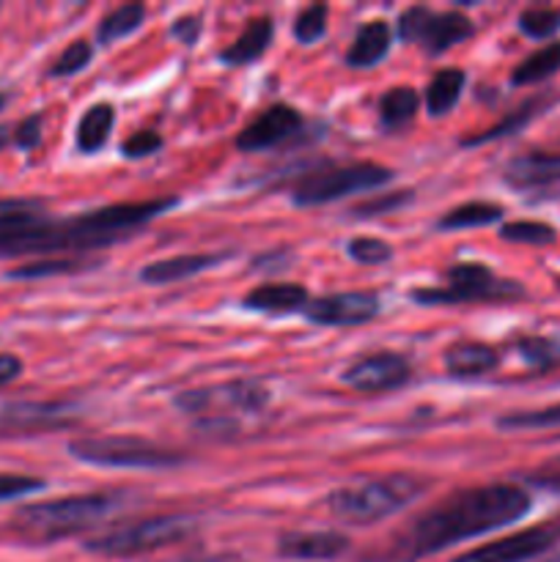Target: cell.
Returning <instances> with one entry per match:
<instances>
[{"label": "cell", "instance_id": "cell-36", "mask_svg": "<svg viewBox=\"0 0 560 562\" xmlns=\"http://www.w3.org/2000/svg\"><path fill=\"white\" fill-rule=\"evenodd\" d=\"M91 58H93V47L86 42V38H80V42H71L69 47L60 53V58L55 60L53 75L55 77L77 75V71H82L88 64H91Z\"/></svg>", "mask_w": 560, "mask_h": 562}, {"label": "cell", "instance_id": "cell-43", "mask_svg": "<svg viewBox=\"0 0 560 562\" xmlns=\"http://www.w3.org/2000/svg\"><path fill=\"white\" fill-rule=\"evenodd\" d=\"M22 373V362L14 355H0V387L14 382Z\"/></svg>", "mask_w": 560, "mask_h": 562}, {"label": "cell", "instance_id": "cell-21", "mask_svg": "<svg viewBox=\"0 0 560 562\" xmlns=\"http://www.w3.org/2000/svg\"><path fill=\"white\" fill-rule=\"evenodd\" d=\"M500 355L486 344H456L445 351V368L456 379H478L494 371Z\"/></svg>", "mask_w": 560, "mask_h": 562}, {"label": "cell", "instance_id": "cell-25", "mask_svg": "<svg viewBox=\"0 0 560 562\" xmlns=\"http://www.w3.org/2000/svg\"><path fill=\"white\" fill-rule=\"evenodd\" d=\"M503 206L486 201H470L461 203V206L450 209L448 214H443V220L437 223L439 231H464V228H483V225H494L497 220H503Z\"/></svg>", "mask_w": 560, "mask_h": 562}, {"label": "cell", "instance_id": "cell-39", "mask_svg": "<svg viewBox=\"0 0 560 562\" xmlns=\"http://www.w3.org/2000/svg\"><path fill=\"white\" fill-rule=\"evenodd\" d=\"M159 148H163V137L154 130H141L132 137H126L124 146H121V154H124L126 159H143L148 157V154L159 151Z\"/></svg>", "mask_w": 560, "mask_h": 562}, {"label": "cell", "instance_id": "cell-42", "mask_svg": "<svg viewBox=\"0 0 560 562\" xmlns=\"http://www.w3.org/2000/svg\"><path fill=\"white\" fill-rule=\"evenodd\" d=\"M201 31H203L201 16L184 14V16H179V20L173 22V27H170V36L179 38V42L187 44V47H192V44L201 38Z\"/></svg>", "mask_w": 560, "mask_h": 562}, {"label": "cell", "instance_id": "cell-44", "mask_svg": "<svg viewBox=\"0 0 560 562\" xmlns=\"http://www.w3.org/2000/svg\"><path fill=\"white\" fill-rule=\"evenodd\" d=\"M170 562H245V560L236 558V554H201V558H179Z\"/></svg>", "mask_w": 560, "mask_h": 562}, {"label": "cell", "instance_id": "cell-30", "mask_svg": "<svg viewBox=\"0 0 560 562\" xmlns=\"http://www.w3.org/2000/svg\"><path fill=\"white\" fill-rule=\"evenodd\" d=\"M497 428H503V431H547V428H560V404L505 415L497 420Z\"/></svg>", "mask_w": 560, "mask_h": 562}, {"label": "cell", "instance_id": "cell-26", "mask_svg": "<svg viewBox=\"0 0 560 562\" xmlns=\"http://www.w3.org/2000/svg\"><path fill=\"white\" fill-rule=\"evenodd\" d=\"M555 71H560V44H547V47L536 49L533 55H527L519 66L511 75L514 86H536V82L547 80Z\"/></svg>", "mask_w": 560, "mask_h": 562}, {"label": "cell", "instance_id": "cell-4", "mask_svg": "<svg viewBox=\"0 0 560 562\" xmlns=\"http://www.w3.org/2000/svg\"><path fill=\"white\" fill-rule=\"evenodd\" d=\"M119 505L113 494H77V497L49 499V503L25 505L16 510L14 525L25 536L38 541H55V538L75 536L108 519Z\"/></svg>", "mask_w": 560, "mask_h": 562}, {"label": "cell", "instance_id": "cell-27", "mask_svg": "<svg viewBox=\"0 0 560 562\" xmlns=\"http://www.w3.org/2000/svg\"><path fill=\"white\" fill-rule=\"evenodd\" d=\"M417 93L412 88L399 86L393 91H388L379 102V121H382L384 130H401V126L410 124L417 113Z\"/></svg>", "mask_w": 560, "mask_h": 562}, {"label": "cell", "instance_id": "cell-8", "mask_svg": "<svg viewBox=\"0 0 560 562\" xmlns=\"http://www.w3.org/2000/svg\"><path fill=\"white\" fill-rule=\"evenodd\" d=\"M390 179H393V173L377 162H355L344 165V168L322 170V173L307 176L294 187V203L296 206H322V203L340 201V198L357 195V192L377 190V187L388 184Z\"/></svg>", "mask_w": 560, "mask_h": 562}, {"label": "cell", "instance_id": "cell-3", "mask_svg": "<svg viewBox=\"0 0 560 562\" xmlns=\"http://www.w3.org/2000/svg\"><path fill=\"white\" fill-rule=\"evenodd\" d=\"M426 492L428 483L423 477L384 475L335 488L327 497V508L335 519L346 521V525H377V521L404 510Z\"/></svg>", "mask_w": 560, "mask_h": 562}, {"label": "cell", "instance_id": "cell-7", "mask_svg": "<svg viewBox=\"0 0 560 562\" xmlns=\"http://www.w3.org/2000/svg\"><path fill=\"white\" fill-rule=\"evenodd\" d=\"M69 453L82 464L110 467V470H168L184 461V456L176 450H165L137 437L80 439L69 445Z\"/></svg>", "mask_w": 560, "mask_h": 562}, {"label": "cell", "instance_id": "cell-46", "mask_svg": "<svg viewBox=\"0 0 560 562\" xmlns=\"http://www.w3.org/2000/svg\"><path fill=\"white\" fill-rule=\"evenodd\" d=\"M9 140H11V130H5V126H0V148H3Z\"/></svg>", "mask_w": 560, "mask_h": 562}, {"label": "cell", "instance_id": "cell-41", "mask_svg": "<svg viewBox=\"0 0 560 562\" xmlns=\"http://www.w3.org/2000/svg\"><path fill=\"white\" fill-rule=\"evenodd\" d=\"M11 137H14L16 146L25 148V151L36 148L38 140H42V115H31V119L20 121L16 130L11 132Z\"/></svg>", "mask_w": 560, "mask_h": 562}, {"label": "cell", "instance_id": "cell-19", "mask_svg": "<svg viewBox=\"0 0 560 562\" xmlns=\"http://www.w3.org/2000/svg\"><path fill=\"white\" fill-rule=\"evenodd\" d=\"M242 305H245L247 311H258V313L305 311L307 291L305 285H296V283L258 285V289H253L250 294L242 300Z\"/></svg>", "mask_w": 560, "mask_h": 562}, {"label": "cell", "instance_id": "cell-11", "mask_svg": "<svg viewBox=\"0 0 560 562\" xmlns=\"http://www.w3.org/2000/svg\"><path fill=\"white\" fill-rule=\"evenodd\" d=\"M558 538H560L558 527L552 525L530 527V530L514 532V536H505L500 538V541L470 549V552L459 554V558H453L450 562H527L547 552Z\"/></svg>", "mask_w": 560, "mask_h": 562}, {"label": "cell", "instance_id": "cell-2", "mask_svg": "<svg viewBox=\"0 0 560 562\" xmlns=\"http://www.w3.org/2000/svg\"><path fill=\"white\" fill-rule=\"evenodd\" d=\"M173 206L176 198H154V201L113 203V206L77 214L69 220H53L44 239V252L93 250V247L115 245Z\"/></svg>", "mask_w": 560, "mask_h": 562}, {"label": "cell", "instance_id": "cell-45", "mask_svg": "<svg viewBox=\"0 0 560 562\" xmlns=\"http://www.w3.org/2000/svg\"><path fill=\"white\" fill-rule=\"evenodd\" d=\"M16 203H20V198H0V212H5V209H14Z\"/></svg>", "mask_w": 560, "mask_h": 562}, {"label": "cell", "instance_id": "cell-5", "mask_svg": "<svg viewBox=\"0 0 560 562\" xmlns=\"http://www.w3.org/2000/svg\"><path fill=\"white\" fill-rule=\"evenodd\" d=\"M198 521L187 514H163L148 516V519L132 521L119 530L102 532L97 538H88L86 549L104 558H135V554L154 552V549L173 547L187 541L198 530Z\"/></svg>", "mask_w": 560, "mask_h": 562}, {"label": "cell", "instance_id": "cell-32", "mask_svg": "<svg viewBox=\"0 0 560 562\" xmlns=\"http://www.w3.org/2000/svg\"><path fill=\"white\" fill-rule=\"evenodd\" d=\"M327 31V5L313 3L302 9L294 20V38L300 44H313Z\"/></svg>", "mask_w": 560, "mask_h": 562}, {"label": "cell", "instance_id": "cell-33", "mask_svg": "<svg viewBox=\"0 0 560 562\" xmlns=\"http://www.w3.org/2000/svg\"><path fill=\"white\" fill-rule=\"evenodd\" d=\"M351 261L366 263V267H379V263H388L393 258V247L382 239H373V236H357L346 245Z\"/></svg>", "mask_w": 560, "mask_h": 562}, {"label": "cell", "instance_id": "cell-37", "mask_svg": "<svg viewBox=\"0 0 560 562\" xmlns=\"http://www.w3.org/2000/svg\"><path fill=\"white\" fill-rule=\"evenodd\" d=\"M412 198L415 195H412L410 190H399V192H390V195L368 198V201H362L360 206L351 209V214H355V217H379V214H388V212H395V209L406 206Z\"/></svg>", "mask_w": 560, "mask_h": 562}, {"label": "cell", "instance_id": "cell-31", "mask_svg": "<svg viewBox=\"0 0 560 562\" xmlns=\"http://www.w3.org/2000/svg\"><path fill=\"white\" fill-rule=\"evenodd\" d=\"M541 99H533V102H527L525 108H519L516 113L505 115L500 124H494L492 130H486L483 135H472V137H464L461 140V146H478V143H489V140H497V137H505V135H514V132H519L522 126L530 124L533 119H536V113H541Z\"/></svg>", "mask_w": 560, "mask_h": 562}, {"label": "cell", "instance_id": "cell-23", "mask_svg": "<svg viewBox=\"0 0 560 562\" xmlns=\"http://www.w3.org/2000/svg\"><path fill=\"white\" fill-rule=\"evenodd\" d=\"M115 124V110L113 104L99 102L93 108H88V113L80 119V126H77V148L82 154H97L99 148L108 143L110 132H113Z\"/></svg>", "mask_w": 560, "mask_h": 562}, {"label": "cell", "instance_id": "cell-12", "mask_svg": "<svg viewBox=\"0 0 560 562\" xmlns=\"http://www.w3.org/2000/svg\"><path fill=\"white\" fill-rule=\"evenodd\" d=\"M307 322L322 327H357L379 316V296L371 291H346L329 294L305 305Z\"/></svg>", "mask_w": 560, "mask_h": 562}, {"label": "cell", "instance_id": "cell-47", "mask_svg": "<svg viewBox=\"0 0 560 562\" xmlns=\"http://www.w3.org/2000/svg\"><path fill=\"white\" fill-rule=\"evenodd\" d=\"M3 104H5V93L0 91V110H3Z\"/></svg>", "mask_w": 560, "mask_h": 562}, {"label": "cell", "instance_id": "cell-13", "mask_svg": "<svg viewBox=\"0 0 560 562\" xmlns=\"http://www.w3.org/2000/svg\"><path fill=\"white\" fill-rule=\"evenodd\" d=\"M412 368L404 355L395 351H382L357 360L355 366L346 368L344 382L357 393H384V390H399L410 382Z\"/></svg>", "mask_w": 560, "mask_h": 562}, {"label": "cell", "instance_id": "cell-35", "mask_svg": "<svg viewBox=\"0 0 560 562\" xmlns=\"http://www.w3.org/2000/svg\"><path fill=\"white\" fill-rule=\"evenodd\" d=\"M86 267V261H77V258H55V261H36L25 263L20 269H11L9 278L14 280H36V278H53V274H69L77 272V269Z\"/></svg>", "mask_w": 560, "mask_h": 562}, {"label": "cell", "instance_id": "cell-17", "mask_svg": "<svg viewBox=\"0 0 560 562\" xmlns=\"http://www.w3.org/2000/svg\"><path fill=\"white\" fill-rule=\"evenodd\" d=\"M505 181L516 190H544V187L560 184V154H519L505 165Z\"/></svg>", "mask_w": 560, "mask_h": 562}, {"label": "cell", "instance_id": "cell-6", "mask_svg": "<svg viewBox=\"0 0 560 562\" xmlns=\"http://www.w3.org/2000/svg\"><path fill=\"white\" fill-rule=\"evenodd\" d=\"M525 289L516 280H503L483 263H456L445 274V285L412 291L417 305H467V302H511L522 300Z\"/></svg>", "mask_w": 560, "mask_h": 562}, {"label": "cell", "instance_id": "cell-22", "mask_svg": "<svg viewBox=\"0 0 560 562\" xmlns=\"http://www.w3.org/2000/svg\"><path fill=\"white\" fill-rule=\"evenodd\" d=\"M390 49V27L388 22L373 20L357 31L349 53H346V66L351 69H371L388 55Z\"/></svg>", "mask_w": 560, "mask_h": 562}, {"label": "cell", "instance_id": "cell-24", "mask_svg": "<svg viewBox=\"0 0 560 562\" xmlns=\"http://www.w3.org/2000/svg\"><path fill=\"white\" fill-rule=\"evenodd\" d=\"M467 75L461 69H443L426 88V108L432 115H448L464 91Z\"/></svg>", "mask_w": 560, "mask_h": 562}, {"label": "cell", "instance_id": "cell-1", "mask_svg": "<svg viewBox=\"0 0 560 562\" xmlns=\"http://www.w3.org/2000/svg\"><path fill=\"white\" fill-rule=\"evenodd\" d=\"M530 514V494L511 483H489L470 486L450 494L439 505L417 516L399 538L388 558L399 562H415L434 552L486 536V532L508 527Z\"/></svg>", "mask_w": 560, "mask_h": 562}, {"label": "cell", "instance_id": "cell-10", "mask_svg": "<svg viewBox=\"0 0 560 562\" xmlns=\"http://www.w3.org/2000/svg\"><path fill=\"white\" fill-rule=\"evenodd\" d=\"M269 404V390L258 382H228L220 387H203L181 393L176 398V406L187 415H203L212 406H225V409H236L242 415L250 412H261Z\"/></svg>", "mask_w": 560, "mask_h": 562}, {"label": "cell", "instance_id": "cell-16", "mask_svg": "<svg viewBox=\"0 0 560 562\" xmlns=\"http://www.w3.org/2000/svg\"><path fill=\"white\" fill-rule=\"evenodd\" d=\"M349 552V538L340 532H285L278 538V554L285 560L329 562Z\"/></svg>", "mask_w": 560, "mask_h": 562}, {"label": "cell", "instance_id": "cell-18", "mask_svg": "<svg viewBox=\"0 0 560 562\" xmlns=\"http://www.w3.org/2000/svg\"><path fill=\"white\" fill-rule=\"evenodd\" d=\"M225 256H217V252H195V256H176L165 258V261L148 263L141 272V280L148 285H168L179 283V280L192 278V274H201L206 269L217 267Z\"/></svg>", "mask_w": 560, "mask_h": 562}, {"label": "cell", "instance_id": "cell-38", "mask_svg": "<svg viewBox=\"0 0 560 562\" xmlns=\"http://www.w3.org/2000/svg\"><path fill=\"white\" fill-rule=\"evenodd\" d=\"M519 355L530 362L533 368H552L560 360V346L547 338H525L519 344Z\"/></svg>", "mask_w": 560, "mask_h": 562}, {"label": "cell", "instance_id": "cell-29", "mask_svg": "<svg viewBox=\"0 0 560 562\" xmlns=\"http://www.w3.org/2000/svg\"><path fill=\"white\" fill-rule=\"evenodd\" d=\"M500 239L511 241V245H552L558 239L552 225L538 223V220H514V223L500 225Z\"/></svg>", "mask_w": 560, "mask_h": 562}, {"label": "cell", "instance_id": "cell-9", "mask_svg": "<svg viewBox=\"0 0 560 562\" xmlns=\"http://www.w3.org/2000/svg\"><path fill=\"white\" fill-rule=\"evenodd\" d=\"M475 33L470 16L459 11H432L426 5H412L399 16V36L404 42L423 44L432 55L445 53L453 44L464 42Z\"/></svg>", "mask_w": 560, "mask_h": 562}, {"label": "cell", "instance_id": "cell-28", "mask_svg": "<svg viewBox=\"0 0 560 562\" xmlns=\"http://www.w3.org/2000/svg\"><path fill=\"white\" fill-rule=\"evenodd\" d=\"M143 16H146V5L143 3H126L119 5L115 11H110L102 22H99V42L102 44H115L119 38L130 36L141 27Z\"/></svg>", "mask_w": 560, "mask_h": 562}, {"label": "cell", "instance_id": "cell-34", "mask_svg": "<svg viewBox=\"0 0 560 562\" xmlns=\"http://www.w3.org/2000/svg\"><path fill=\"white\" fill-rule=\"evenodd\" d=\"M519 31L530 38H549L560 31V11L527 9L519 16Z\"/></svg>", "mask_w": 560, "mask_h": 562}, {"label": "cell", "instance_id": "cell-20", "mask_svg": "<svg viewBox=\"0 0 560 562\" xmlns=\"http://www.w3.org/2000/svg\"><path fill=\"white\" fill-rule=\"evenodd\" d=\"M272 20H269V16H256V20L247 22V27L239 33V38L220 53V60L228 66L253 64V60H258L267 53L269 42H272Z\"/></svg>", "mask_w": 560, "mask_h": 562}, {"label": "cell", "instance_id": "cell-40", "mask_svg": "<svg viewBox=\"0 0 560 562\" xmlns=\"http://www.w3.org/2000/svg\"><path fill=\"white\" fill-rule=\"evenodd\" d=\"M44 488V481L27 475H0V503L5 499H20L27 494H36Z\"/></svg>", "mask_w": 560, "mask_h": 562}, {"label": "cell", "instance_id": "cell-15", "mask_svg": "<svg viewBox=\"0 0 560 562\" xmlns=\"http://www.w3.org/2000/svg\"><path fill=\"white\" fill-rule=\"evenodd\" d=\"M71 404H9L0 409V431H47L77 423Z\"/></svg>", "mask_w": 560, "mask_h": 562}, {"label": "cell", "instance_id": "cell-14", "mask_svg": "<svg viewBox=\"0 0 560 562\" xmlns=\"http://www.w3.org/2000/svg\"><path fill=\"white\" fill-rule=\"evenodd\" d=\"M300 126L302 115L291 104H272L239 132L236 148L239 151H267V148H275L289 140V137H294Z\"/></svg>", "mask_w": 560, "mask_h": 562}]
</instances>
